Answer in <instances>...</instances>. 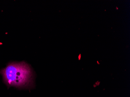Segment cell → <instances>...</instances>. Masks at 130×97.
Returning <instances> with one entry per match:
<instances>
[{"instance_id": "cell-1", "label": "cell", "mask_w": 130, "mask_h": 97, "mask_svg": "<svg viewBox=\"0 0 130 97\" xmlns=\"http://www.w3.org/2000/svg\"><path fill=\"white\" fill-rule=\"evenodd\" d=\"M0 74L8 88L14 87L21 89L34 87L33 72L25 62L10 63L0 71Z\"/></svg>"}]
</instances>
